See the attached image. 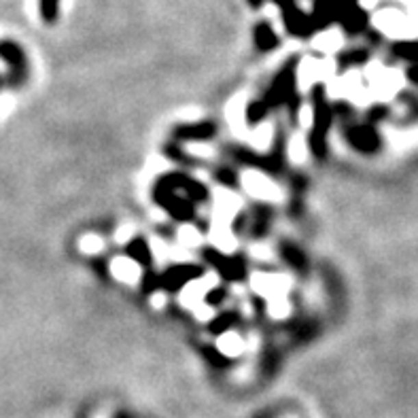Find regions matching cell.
<instances>
[{
	"label": "cell",
	"mask_w": 418,
	"mask_h": 418,
	"mask_svg": "<svg viewBox=\"0 0 418 418\" xmlns=\"http://www.w3.org/2000/svg\"><path fill=\"white\" fill-rule=\"evenodd\" d=\"M329 123H332V111H329L325 98L317 94L315 111H312V136H310V147L317 153V158L325 156V140H327Z\"/></svg>",
	"instance_id": "1"
},
{
	"label": "cell",
	"mask_w": 418,
	"mask_h": 418,
	"mask_svg": "<svg viewBox=\"0 0 418 418\" xmlns=\"http://www.w3.org/2000/svg\"><path fill=\"white\" fill-rule=\"evenodd\" d=\"M200 276H202V270L195 268V266H174L160 278V284L170 291H174V289L187 287V284H191Z\"/></svg>",
	"instance_id": "2"
},
{
	"label": "cell",
	"mask_w": 418,
	"mask_h": 418,
	"mask_svg": "<svg viewBox=\"0 0 418 418\" xmlns=\"http://www.w3.org/2000/svg\"><path fill=\"white\" fill-rule=\"evenodd\" d=\"M208 261L212 263V266L221 272L225 278H232V280H236V278H242L245 276V268H242V263L236 259V257H225V255H221V253H217V251H208Z\"/></svg>",
	"instance_id": "3"
},
{
	"label": "cell",
	"mask_w": 418,
	"mask_h": 418,
	"mask_svg": "<svg viewBox=\"0 0 418 418\" xmlns=\"http://www.w3.org/2000/svg\"><path fill=\"white\" fill-rule=\"evenodd\" d=\"M127 257L132 259V261H136L138 266H149L151 263V251H149V247H147V242L143 240V238H134L127 245Z\"/></svg>",
	"instance_id": "4"
},
{
	"label": "cell",
	"mask_w": 418,
	"mask_h": 418,
	"mask_svg": "<svg viewBox=\"0 0 418 418\" xmlns=\"http://www.w3.org/2000/svg\"><path fill=\"white\" fill-rule=\"evenodd\" d=\"M113 274L125 282H134L138 278V263L136 261H132L130 257L125 259H117L113 263Z\"/></svg>",
	"instance_id": "5"
},
{
	"label": "cell",
	"mask_w": 418,
	"mask_h": 418,
	"mask_svg": "<svg viewBox=\"0 0 418 418\" xmlns=\"http://www.w3.org/2000/svg\"><path fill=\"white\" fill-rule=\"evenodd\" d=\"M348 138H350V143H353V147L363 149V151H369V149H373V145H376V138H373V132L369 127L350 130Z\"/></svg>",
	"instance_id": "6"
},
{
	"label": "cell",
	"mask_w": 418,
	"mask_h": 418,
	"mask_svg": "<svg viewBox=\"0 0 418 418\" xmlns=\"http://www.w3.org/2000/svg\"><path fill=\"white\" fill-rule=\"evenodd\" d=\"M210 136H212V125H208V123L183 125L179 130V138H187V140H206Z\"/></svg>",
	"instance_id": "7"
},
{
	"label": "cell",
	"mask_w": 418,
	"mask_h": 418,
	"mask_svg": "<svg viewBox=\"0 0 418 418\" xmlns=\"http://www.w3.org/2000/svg\"><path fill=\"white\" fill-rule=\"evenodd\" d=\"M242 340L234 334H223V338L219 340V350H221L223 355L228 357H234V355H240V350H242Z\"/></svg>",
	"instance_id": "8"
},
{
	"label": "cell",
	"mask_w": 418,
	"mask_h": 418,
	"mask_svg": "<svg viewBox=\"0 0 418 418\" xmlns=\"http://www.w3.org/2000/svg\"><path fill=\"white\" fill-rule=\"evenodd\" d=\"M247 187H249L251 193H255L259 197H272L274 195V189L266 181H263L261 177H249L247 179Z\"/></svg>",
	"instance_id": "9"
},
{
	"label": "cell",
	"mask_w": 418,
	"mask_h": 418,
	"mask_svg": "<svg viewBox=\"0 0 418 418\" xmlns=\"http://www.w3.org/2000/svg\"><path fill=\"white\" fill-rule=\"evenodd\" d=\"M268 108H270V104H268L266 100H257V102H253V104L247 108V121H249V123H257V121H261L263 117H266Z\"/></svg>",
	"instance_id": "10"
},
{
	"label": "cell",
	"mask_w": 418,
	"mask_h": 418,
	"mask_svg": "<svg viewBox=\"0 0 418 418\" xmlns=\"http://www.w3.org/2000/svg\"><path fill=\"white\" fill-rule=\"evenodd\" d=\"M257 45H259L263 51H268V49H272V47L276 45V36L272 34L270 28L261 26V28L257 30Z\"/></svg>",
	"instance_id": "11"
},
{
	"label": "cell",
	"mask_w": 418,
	"mask_h": 418,
	"mask_svg": "<svg viewBox=\"0 0 418 418\" xmlns=\"http://www.w3.org/2000/svg\"><path fill=\"white\" fill-rule=\"evenodd\" d=\"M282 255H284V259H287V261H291L293 266L302 268L304 259H302V253H299L297 249H293L291 245H284V247H282Z\"/></svg>",
	"instance_id": "12"
},
{
	"label": "cell",
	"mask_w": 418,
	"mask_h": 418,
	"mask_svg": "<svg viewBox=\"0 0 418 418\" xmlns=\"http://www.w3.org/2000/svg\"><path fill=\"white\" fill-rule=\"evenodd\" d=\"M234 321V315H223V317H219L214 323H212V332H219V334H228V329Z\"/></svg>",
	"instance_id": "13"
},
{
	"label": "cell",
	"mask_w": 418,
	"mask_h": 418,
	"mask_svg": "<svg viewBox=\"0 0 418 418\" xmlns=\"http://www.w3.org/2000/svg\"><path fill=\"white\" fill-rule=\"evenodd\" d=\"M81 247H83L87 253H96V251L102 249V242H100V238H96V236H85L83 242H81Z\"/></svg>",
	"instance_id": "14"
}]
</instances>
